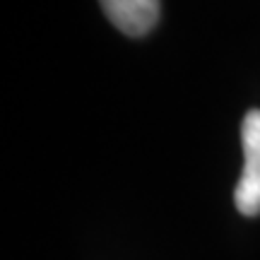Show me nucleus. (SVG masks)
Here are the masks:
<instances>
[{
  "mask_svg": "<svg viewBox=\"0 0 260 260\" xmlns=\"http://www.w3.org/2000/svg\"><path fill=\"white\" fill-rule=\"evenodd\" d=\"M243 171L234 190L236 210L246 217L260 214V111L251 109L241 123Z\"/></svg>",
  "mask_w": 260,
  "mask_h": 260,
  "instance_id": "nucleus-1",
  "label": "nucleus"
},
{
  "mask_svg": "<svg viewBox=\"0 0 260 260\" xmlns=\"http://www.w3.org/2000/svg\"><path fill=\"white\" fill-rule=\"evenodd\" d=\"M104 15L128 37H145L159 19V0H99Z\"/></svg>",
  "mask_w": 260,
  "mask_h": 260,
  "instance_id": "nucleus-2",
  "label": "nucleus"
}]
</instances>
